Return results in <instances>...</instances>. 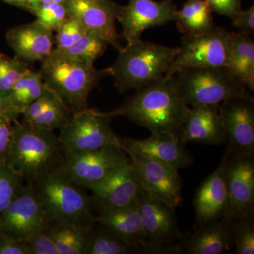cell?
<instances>
[{
  "label": "cell",
  "instance_id": "6da1fadb",
  "mask_svg": "<svg viewBox=\"0 0 254 254\" xmlns=\"http://www.w3.org/2000/svg\"><path fill=\"white\" fill-rule=\"evenodd\" d=\"M188 108L179 93L174 76H165L137 90L120 106L109 112L113 118L126 117L146 128L152 135L168 133L180 138Z\"/></svg>",
  "mask_w": 254,
  "mask_h": 254
},
{
  "label": "cell",
  "instance_id": "7a4b0ae2",
  "mask_svg": "<svg viewBox=\"0 0 254 254\" xmlns=\"http://www.w3.org/2000/svg\"><path fill=\"white\" fill-rule=\"evenodd\" d=\"M64 154L54 131L14 120V133L6 163L25 180L36 182L55 171Z\"/></svg>",
  "mask_w": 254,
  "mask_h": 254
},
{
  "label": "cell",
  "instance_id": "3957f363",
  "mask_svg": "<svg viewBox=\"0 0 254 254\" xmlns=\"http://www.w3.org/2000/svg\"><path fill=\"white\" fill-rule=\"evenodd\" d=\"M179 47H168L142 41L127 43L110 66L115 86L122 94L139 90L167 74Z\"/></svg>",
  "mask_w": 254,
  "mask_h": 254
},
{
  "label": "cell",
  "instance_id": "277c9868",
  "mask_svg": "<svg viewBox=\"0 0 254 254\" xmlns=\"http://www.w3.org/2000/svg\"><path fill=\"white\" fill-rule=\"evenodd\" d=\"M35 187L48 221L91 229L95 223L91 196L58 171L52 172Z\"/></svg>",
  "mask_w": 254,
  "mask_h": 254
},
{
  "label": "cell",
  "instance_id": "5b68a950",
  "mask_svg": "<svg viewBox=\"0 0 254 254\" xmlns=\"http://www.w3.org/2000/svg\"><path fill=\"white\" fill-rule=\"evenodd\" d=\"M40 72L47 87L72 111L88 108L92 91L112 74L110 67L97 69L93 63L68 60H44Z\"/></svg>",
  "mask_w": 254,
  "mask_h": 254
},
{
  "label": "cell",
  "instance_id": "8992f818",
  "mask_svg": "<svg viewBox=\"0 0 254 254\" xmlns=\"http://www.w3.org/2000/svg\"><path fill=\"white\" fill-rule=\"evenodd\" d=\"M173 76L189 107L218 105L230 98L252 93L227 68H185Z\"/></svg>",
  "mask_w": 254,
  "mask_h": 254
},
{
  "label": "cell",
  "instance_id": "52a82bcc",
  "mask_svg": "<svg viewBox=\"0 0 254 254\" xmlns=\"http://www.w3.org/2000/svg\"><path fill=\"white\" fill-rule=\"evenodd\" d=\"M110 112L86 108L74 110L58 138L64 158L100 149L108 145L122 148L120 138L112 129Z\"/></svg>",
  "mask_w": 254,
  "mask_h": 254
},
{
  "label": "cell",
  "instance_id": "ba28073f",
  "mask_svg": "<svg viewBox=\"0 0 254 254\" xmlns=\"http://www.w3.org/2000/svg\"><path fill=\"white\" fill-rule=\"evenodd\" d=\"M232 33L215 26L209 31L184 35L181 46L165 76L190 68H226Z\"/></svg>",
  "mask_w": 254,
  "mask_h": 254
},
{
  "label": "cell",
  "instance_id": "9c48e42d",
  "mask_svg": "<svg viewBox=\"0 0 254 254\" xmlns=\"http://www.w3.org/2000/svg\"><path fill=\"white\" fill-rule=\"evenodd\" d=\"M130 163L127 153L117 145L64 158L56 171L78 186L90 190L115 170Z\"/></svg>",
  "mask_w": 254,
  "mask_h": 254
},
{
  "label": "cell",
  "instance_id": "30bf717a",
  "mask_svg": "<svg viewBox=\"0 0 254 254\" xmlns=\"http://www.w3.org/2000/svg\"><path fill=\"white\" fill-rule=\"evenodd\" d=\"M48 224L35 182L26 180L21 193L0 216V232L26 242Z\"/></svg>",
  "mask_w": 254,
  "mask_h": 254
},
{
  "label": "cell",
  "instance_id": "8fae6325",
  "mask_svg": "<svg viewBox=\"0 0 254 254\" xmlns=\"http://www.w3.org/2000/svg\"><path fill=\"white\" fill-rule=\"evenodd\" d=\"M226 135V152L254 155V99L252 93L218 105Z\"/></svg>",
  "mask_w": 254,
  "mask_h": 254
},
{
  "label": "cell",
  "instance_id": "7c38bea8",
  "mask_svg": "<svg viewBox=\"0 0 254 254\" xmlns=\"http://www.w3.org/2000/svg\"><path fill=\"white\" fill-rule=\"evenodd\" d=\"M177 11L173 0H129L126 6H120L117 20L123 38L131 43L141 39L145 30L175 21Z\"/></svg>",
  "mask_w": 254,
  "mask_h": 254
},
{
  "label": "cell",
  "instance_id": "4fadbf2b",
  "mask_svg": "<svg viewBox=\"0 0 254 254\" xmlns=\"http://www.w3.org/2000/svg\"><path fill=\"white\" fill-rule=\"evenodd\" d=\"M90 190L93 209L98 214L135 204L144 191L130 163L115 170Z\"/></svg>",
  "mask_w": 254,
  "mask_h": 254
},
{
  "label": "cell",
  "instance_id": "5bb4252c",
  "mask_svg": "<svg viewBox=\"0 0 254 254\" xmlns=\"http://www.w3.org/2000/svg\"><path fill=\"white\" fill-rule=\"evenodd\" d=\"M130 163L143 190L176 208L182 201V180L171 165L128 153Z\"/></svg>",
  "mask_w": 254,
  "mask_h": 254
},
{
  "label": "cell",
  "instance_id": "9a60e30c",
  "mask_svg": "<svg viewBox=\"0 0 254 254\" xmlns=\"http://www.w3.org/2000/svg\"><path fill=\"white\" fill-rule=\"evenodd\" d=\"M225 179L230 200V218L254 214V155L225 151Z\"/></svg>",
  "mask_w": 254,
  "mask_h": 254
},
{
  "label": "cell",
  "instance_id": "2e32d148",
  "mask_svg": "<svg viewBox=\"0 0 254 254\" xmlns=\"http://www.w3.org/2000/svg\"><path fill=\"white\" fill-rule=\"evenodd\" d=\"M65 6L87 31L94 32L118 51L123 48L115 26L121 6L111 0H67Z\"/></svg>",
  "mask_w": 254,
  "mask_h": 254
},
{
  "label": "cell",
  "instance_id": "e0dca14e",
  "mask_svg": "<svg viewBox=\"0 0 254 254\" xmlns=\"http://www.w3.org/2000/svg\"><path fill=\"white\" fill-rule=\"evenodd\" d=\"M137 205L147 240L165 245L179 242L182 234L177 225L175 208L145 190Z\"/></svg>",
  "mask_w": 254,
  "mask_h": 254
},
{
  "label": "cell",
  "instance_id": "ac0fdd59",
  "mask_svg": "<svg viewBox=\"0 0 254 254\" xmlns=\"http://www.w3.org/2000/svg\"><path fill=\"white\" fill-rule=\"evenodd\" d=\"M122 148L127 153L151 159L171 165L177 170L190 166L193 157L187 149L185 143L173 135L163 133L152 135L146 139L120 138Z\"/></svg>",
  "mask_w": 254,
  "mask_h": 254
},
{
  "label": "cell",
  "instance_id": "d6986e66",
  "mask_svg": "<svg viewBox=\"0 0 254 254\" xmlns=\"http://www.w3.org/2000/svg\"><path fill=\"white\" fill-rule=\"evenodd\" d=\"M225 158L198 187L194 197L198 225L222 218H230V200L225 173Z\"/></svg>",
  "mask_w": 254,
  "mask_h": 254
},
{
  "label": "cell",
  "instance_id": "ffe728a7",
  "mask_svg": "<svg viewBox=\"0 0 254 254\" xmlns=\"http://www.w3.org/2000/svg\"><path fill=\"white\" fill-rule=\"evenodd\" d=\"M233 219L222 218L198 225L182 234L179 241L182 254H220L234 247Z\"/></svg>",
  "mask_w": 254,
  "mask_h": 254
},
{
  "label": "cell",
  "instance_id": "44dd1931",
  "mask_svg": "<svg viewBox=\"0 0 254 254\" xmlns=\"http://www.w3.org/2000/svg\"><path fill=\"white\" fill-rule=\"evenodd\" d=\"M180 139L185 144L189 142L211 145L226 143L218 105L189 107L182 124Z\"/></svg>",
  "mask_w": 254,
  "mask_h": 254
},
{
  "label": "cell",
  "instance_id": "7402d4cb",
  "mask_svg": "<svg viewBox=\"0 0 254 254\" xmlns=\"http://www.w3.org/2000/svg\"><path fill=\"white\" fill-rule=\"evenodd\" d=\"M53 32L36 20L9 29L6 41L18 59L26 63L43 62L55 48Z\"/></svg>",
  "mask_w": 254,
  "mask_h": 254
},
{
  "label": "cell",
  "instance_id": "603a6c76",
  "mask_svg": "<svg viewBox=\"0 0 254 254\" xmlns=\"http://www.w3.org/2000/svg\"><path fill=\"white\" fill-rule=\"evenodd\" d=\"M72 110L56 93L48 88L21 115L23 123L54 131L63 128L71 118Z\"/></svg>",
  "mask_w": 254,
  "mask_h": 254
},
{
  "label": "cell",
  "instance_id": "cb8c5ba5",
  "mask_svg": "<svg viewBox=\"0 0 254 254\" xmlns=\"http://www.w3.org/2000/svg\"><path fill=\"white\" fill-rule=\"evenodd\" d=\"M95 222L108 229L122 240L137 249L146 242L141 214L137 203L95 215Z\"/></svg>",
  "mask_w": 254,
  "mask_h": 254
},
{
  "label": "cell",
  "instance_id": "d4e9b609",
  "mask_svg": "<svg viewBox=\"0 0 254 254\" xmlns=\"http://www.w3.org/2000/svg\"><path fill=\"white\" fill-rule=\"evenodd\" d=\"M226 68L252 93L254 91V42L244 32L232 33Z\"/></svg>",
  "mask_w": 254,
  "mask_h": 254
},
{
  "label": "cell",
  "instance_id": "484cf974",
  "mask_svg": "<svg viewBox=\"0 0 254 254\" xmlns=\"http://www.w3.org/2000/svg\"><path fill=\"white\" fill-rule=\"evenodd\" d=\"M213 13L205 0H187L177 11V27L184 35L205 33L216 26Z\"/></svg>",
  "mask_w": 254,
  "mask_h": 254
},
{
  "label": "cell",
  "instance_id": "4316f807",
  "mask_svg": "<svg viewBox=\"0 0 254 254\" xmlns=\"http://www.w3.org/2000/svg\"><path fill=\"white\" fill-rule=\"evenodd\" d=\"M108 43L94 32L88 31L76 43L64 49H53L45 60H78L94 63L104 53Z\"/></svg>",
  "mask_w": 254,
  "mask_h": 254
},
{
  "label": "cell",
  "instance_id": "83f0119b",
  "mask_svg": "<svg viewBox=\"0 0 254 254\" xmlns=\"http://www.w3.org/2000/svg\"><path fill=\"white\" fill-rule=\"evenodd\" d=\"M46 230L59 254H84L92 228L50 222Z\"/></svg>",
  "mask_w": 254,
  "mask_h": 254
},
{
  "label": "cell",
  "instance_id": "f1b7e54d",
  "mask_svg": "<svg viewBox=\"0 0 254 254\" xmlns=\"http://www.w3.org/2000/svg\"><path fill=\"white\" fill-rule=\"evenodd\" d=\"M136 254L134 247L124 242L108 229L95 223L84 254Z\"/></svg>",
  "mask_w": 254,
  "mask_h": 254
},
{
  "label": "cell",
  "instance_id": "f546056e",
  "mask_svg": "<svg viewBox=\"0 0 254 254\" xmlns=\"http://www.w3.org/2000/svg\"><path fill=\"white\" fill-rule=\"evenodd\" d=\"M48 89L40 71L31 68L20 78L9 92L14 104L21 114L35 100L44 94Z\"/></svg>",
  "mask_w": 254,
  "mask_h": 254
},
{
  "label": "cell",
  "instance_id": "4dcf8cb0",
  "mask_svg": "<svg viewBox=\"0 0 254 254\" xmlns=\"http://www.w3.org/2000/svg\"><path fill=\"white\" fill-rule=\"evenodd\" d=\"M24 178L6 163H0V216L19 195Z\"/></svg>",
  "mask_w": 254,
  "mask_h": 254
},
{
  "label": "cell",
  "instance_id": "1f68e13d",
  "mask_svg": "<svg viewBox=\"0 0 254 254\" xmlns=\"http://www.w3.org/2000/svg\"><path fill=\"white\" fill-rule=\"evenodd\" d=\"M233 220V241L236 253L254 254V214Z\"/></svg>",
  "mask_w": 254,
  "mask_h": 254
},
{
  "label": "cell",
  "instance_id": "d6a6232c",
  "mask_svg": "<svg viewBox=\"0 0 254 254\" xmlns=\"http://www.w3.org/2000/svg\"><path fill=\"white\" fill-rule=\"evenodd\" d=\"M29 64L15 57L9 58L0 53V90L9 93L28 70Z\"/></svg>",
  "mask_w": 254,
  "mask_h": 254
},
{
  "label": "cell",
  "instance_id": "836d02e7",
  "mask_svg": "<svg viewBox=\"0 0 254 254\" xmlns=\"http://www.w3.org/2000/svg\"><path fill=\"white\" fill-rule=\"evenodd\" d=\"M33 14L36 16L37 21L52 31H57L62 23L69 16L65 5L54 2L40 4Z\"/></svg>",
  "mask_w": 254,
  "mask_h": 254
},
{
  "label": "cell",
  "instance_id": "e575fe53",
  "mask_svg": "<svg viewBox=\"0 0 254 254\" xmlns=\"http://www.w3.org/2000/svg\"><path fill=\"white\" fill-rule=\"evenodd\" d=\"M56 32L57 34L55 36L56 47L55 48L61 50L76 43L88 31L77 18L69 16L62 23Z\"/></svg>",
  "mask_w": 254,
  "mask_h": 254
},
{
  "label": "cell",
  "instance_id": "d590c367",
  "mask_svg": "<svg viewBox=\"0 0 254 254\" xmlns=\"http://www.w3.org/2000/svg\"><path fill=\"white\" fill-rule=\"evenodd\" d=\"M26 242L30 254H59L46 230L33 235Z\"/></svg>",
  "mask_w": 254,
  "mask_h": 254
},
{
  "label": "cell",
  "instance_id": "8d00e7d4",
  "mask_svg": "<svg viewBox=\"0 0 254 254\" xmlns=\"http://www.w3.org/2000/svg\"><path fill=\"white\" fill-rule=\"evenodd\" d=\"M14 133V120L0 115V163H6Z\"/></svg>",
  "mask_w": 254,
  "mask_h": 254
},
{
  "label": "cell",
  "instance_id": "74e56055",
  "mask_svg": "<svg viewBox=\"0 0 254 254\" xmlns=\"http://www.w3.org/2000/svg\"><path fill=\"white\" fill-rule=\"evenodd\" d=\"M212 11L232 19L242 10V0H205Z\"/></svg>",
  "mask_w": 254,
  "mask_h": 254
},
{
  "label": "cell",
  "instance_id": "f35d334b",
  "mask_svg": "<svg viewBox=\"0 0 254 254\" xmlns=\"http://www.w3.org/2000/svg\"><path fill=\"white\" fill-rule=\"evenodd\" d=\"M0 254H30L27 242L0 232Z\"/></svg>",
  "mask_w": 254,
  "mask_h": 254
},
{
  "label": "cell",
  "instance_id": "ab89813d",
  "mask_svg": "<svg viewBox=\"0 0 254 254\" xmlns=\"http://www.w3.org/2000/svg\"><path fill=\"white\" fill-rule=\"evenodd\" d=\"M232 24L239 31L249 35L254 32V6L252 5L247 10H241L232 18Z\"/></svg>",
  "mask_w": 254,
  "mask_h": 254
},
{
  "label": "cell",
  "instance_id": "60d3db41",
  "mask_svg": "<svg viewBox=\"0 0 254 254\" xmlns=\"http://www.w3.org/2000/svg\"><path fill=\"white\" fill-rule=\"evenodd\" d=\"M20 115H21V110L13 103L9 93L0 90V115L14 120L18 119Z\"/></svg>",
  "mask_w": 254,
  "mask_h": 254
},
{
  "label": "cell",
  "instance_id": "b9f144b4",
  "mask_svg": "<svg viewBox=\"0 0 254 254\" xmlns=\"http://www.w3.org/2000/svg\"><path fill=\"white\" fill-rule=\"evenodd\" d=\"M2 1L8 3V4L13 5V6L22 8V9L29 11V5H28L29 0H2Z\"/></svg>",
  "mask_w": 254,
  "mask_h": 254
},
{
  "label": "cell",
  "instance_id": "7bdbcfd3",
  "mask_svg": "<svg viewBox=\"0 0 254 254\" xmlns=\"http://www.w3.org/2000/svg\"><path fill=\"white\" fill-rule=\"evenodd\" d=\"M40 4H41L40 0H29V1H28V5H29L30 12L33 14L35 10L38 7V6H39Z\"/></svg>",
  "mask_w": 254,
  "mask_h": 254
},
{
  "label": "cell",
  "instance_id": "ee69618b",
  "mask_svg": "<svg viewBox=\"0 0 254 254\" xmlns=\"http://www.w3.org/2000/svg\"><path fill=\"white\" fill-rule=\"evenodd\" d=\"M40 1H41V3L54 2L65 5L67 0H40Z\"/></svg>",
  "mask_w": 254,
  "mask_h": 254
}]
</instances>
